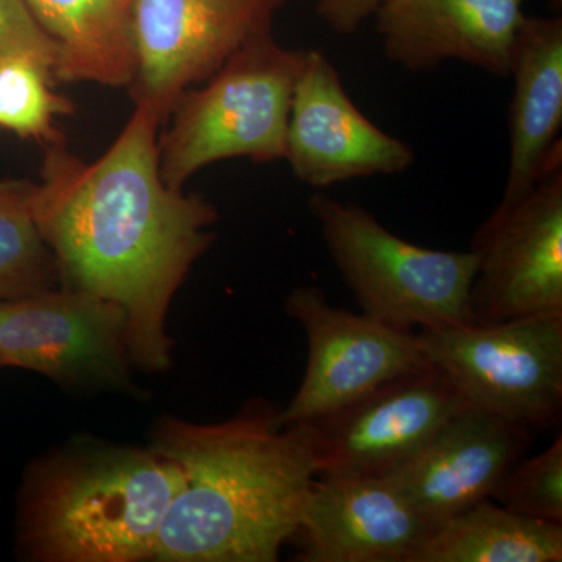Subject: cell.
<instances>
[{
  "mask_svg": "<svg viewBox=\"0 0 562 562\" xmlns=\"http://www.w3.org/2000/svg\"><path fill=\"white\" fill-rule=\"evenodd\" d=\"M284 160L299 180L325 191L342 181L408 171L416 155L355 105L324 52L306 50L292 94Z\"/></svg>",
  "mask_w": 562,
  "mask_h": 562,
  "instance_id": "obj_12",
  "label": "cell"
},
{
  "mask_svg": "<svg viewBox=\"0 0 562 562\" xmlns=\"http://www.w3.org/2000/svg\"><path fill=\"white\" fill-rule=\"evenodd\" d=\"M161 114L136 103L124 131L99 160L49 146L33 213L65 286L116 303L127 317L128 358L146 372L171 368L169 306L213 243V205L162 180Z\"/></svg>",
  "mask_w": 562,
  "mask_h": 562,
  "instance_id": "obj_1",
  "label": "cell"
},
{
  "mask_svg": "<svg viewBox=\"0 0 562 562\" xmlns=\"http://www.w3.org/2000/svg\"><path fill=\"white\" fill-rule=\"evenodd\" d=\"M562 524L509 512L491 498L443 520L412 562H560Z\"/></svg>",
  "mask_w": 562,
  "mask_h": 562,
  "instance_id": "obj_18",
  "label": "cell"
},
{
  "mask_svg": "<svg viewBox=\"0 0 562 562\" xmlns=\"http://www.w3.org/2000/svg\"><path fill=\"white\" fill-rule=\"evenodd\" d=\"M284 0H132L135 102L172 113L191 85L209 80L235 52L269 35Z\"/></svg>",
  "mask_w": 562,
  "mask_h": 562,
  "instance_id": "obj_10",
  "label": "cell"
},
{
  "mask_svg": "<svg viewBox=\"0 0 562 562\" xmlns=\"http://www.w3.org/2000/svg\"><path fill=\"white\" fill-rule=\"evenodd\" d=\"M527 0H387L376 33L392 65L428 72L462 61L508 79L514 40Z\"/></svg>",
  "mask_w": 562,
  "mask_h": 562,
  "instance_id": "obj_15",
  "label": "cell"
},
{
  "mask_svg": "<svg viewBox=\"0 0 562 562\" xmlns=\"http://www.w3.org/2000/svg\"><path fill=\"white\" fill-rule=\"evenodd\" d=\"M432 530L386 476H316L292 541L303 562H412Z\"/></svg>",
  "mask_w": 562,
  "mask_h": 562,
  "instance_id": "obj_13",
  "label": "cell"
},
{
  "mask_svg": "<svg viewBox=\"0 0 562 562\" xmlns=\"http://www.w3.org/2000/svg\"><path fill=\"white\" fill-rule=\"evenodd\" d=\"M492 498L509 512L543 522L562 524V439L503 476Z\"/></svg>",
  "mask_w": 562,
  "mask_h": 562,
  "instance_id": "obj_21",
  "label": "cell"
},
{
  "mask_svg": "<svg viewBox=\"0 0 562 562\" xmlns=\"http://www.w3.org/2000/svg\"><path fill=\"white\" fill-rule=\"evenodd\" d=\"M181 487L179 465L150 449L69 443L25 473L18 549L41 562L155 560Z\"/></svg>",
  "mask_w": 562,
  "mask_h": 562,
  "instance_id": "obj_3",
  "label": "cell"
},
{
  "mask_svg": "<svg viewBox=\"0 0 562 562\" xmlns=\"http://www.w3.org/2000/svg\"><path fill=\"white\" fill-rule=\"evenodd\" d=\"M284 310L305 331L308 364L297 394L280 409L281 427L321 419L387 380L430 364L416 333L336 308L319 288H295Z\"/></svg>",
  "mask_w": 562,
  "mask_h": 562,
  "instance_id": "obj_11",
  "label": "cell"
},
{
  "mask_svg": "<svg viewBox=\"0 0 562 562\" xmlns=\"http://www.w3.org/2000/svg\"><path fill=\"white\" fill-rule=\"evenodd\" d=\"M54 74L29 57L0 61V127L47 146L63 143L55 117L69 114L72 102L52 91Z\"/></svg>",
  "mask_w": 562,
  "mask_h": 562,
  "instance_id": "obj_20",
  "label": "cell"
},
{
  "mask_svg": "<svg viewBox=\"0 0 562 562\" xmlns=\"http://www.w3.org/2000/svg\"><path fill=\"white\" fill-rule=\"evenodd\" d=\"M387 0H316V13L333 32L350 35Z\"/></svg>",
  "mask_w": 562,
  "mask_h": 562,
  "instance_id": "obj_23",
  "label": "cell"
},
{
  "mask_svg": "<svg viewBox=\"0 0 562 562\" xmlns=\"http://www.w3.org/2000/svg\"><path fill=\"white\" fill-rule=\"evenodd\" d=\"M468 406L452 380L428 364L301 425L316 476H384L419 452Z\"/></svg>",
  "mask_w": 562,
  "mask_h": 562,
  "instance_id": "obj_9",
  "label": "cell"
},
{
  "mask_svg": "<svg viewBox=\"0 0 562 562\" xmlns=\"http://www.w3.org/2000/svg\"><path fill=\"white\" fill-rule=\"evenodd\" d=\"M322 238L362 314L413 331L475 324L476 255L398 238L362 206L316 191L308 202Z\"/></svg>",
  "mask_w": 562,
  "mask_h": 562,
  "instance_id": "obj_4",
  "label": "cell"
},
{
  "mask_svg": "<svg viewBox=\"0 0 562 562\" xmlns=\"http://www.w3.org/2000/svg\"><path fill=\"white\" fill-rule=\"evenodd\" d=\"M509 166L501 203L522 198L562 157V20L527 16L514 40Z\"/></svg>",
  "mask_w": 562,
  "mask_h": 562,
  "instance_id": "obj_16",
  "label": "cell"
},
{
  "mask_svg": "<svg viewBox=\"0 0 562 562\" xmlns=\"http://www.w3.org/2000/svg\"><path fill=\"white\" fill-rule=\"evenodd\" d=\"M125 331L121 306L76 288L0 301V368L74 391H131Z\"/></svg>",
  "mask_w": 562,
  "mask_h": 562,
  "instance_id": "obj_7",
  "label": "cell"
},
{
  "mask_svg": "<svg viewBox=\"0 0 562 562\" xmlns=\"http://www.w3.org/2000/svg\"><path fill=\"white\" fill-rule=\"evenodd\" d=\"M416 338L469 405L532 432L560 422L562 314L420 330Z\"/></svg>",
  "mask_w": 562,
  "mask_h": 562,
  "instance_id": "obj_6",
  "label": "cell"
},
{
  "mask_svg": "<svg viewBox=\"0 0 562 562\" xmlns=\"http://www.w3.org/2000/svg\"><path fill=\"white\" fill-rule=\"evenodd\" d=\"M29 57L54 74L60 65V47L44 32L25 0H0V61Z\"/></svg>",
  "mask_w": 562,
  "mask_h": 562,
  "instance_id": "obj_22",
  "label": "cell"
},
{
  "mask_svg": "<svg viewBox=\"0 0 562 562\" xmlns=\"http://www.w3.org/2000/svg\"><path fill=\"white\" fill-rule=\"evenodd\" d=\"M279 413L266 405L220 424L157 422L149 449L179 465L183 487L166 514L155 560H279L316 479L305 428L281 427Z\"/></svg>",
  "mask_w": 562,
  "mask_h": 562,
  "instance_id": "obj_2",
  "label": "cell"
},
{
  "mask_svg": "<svg viewBox=\"0 0 562 562\" xmlns=\"http://www.w3.org/2000/svg\"><path fill=\"white\" fill-rule=\"evenodd\" d=\"M532 431L469 405L387 480L432 527L492 498L527 452Z\"/></svg>",
  "mask_w": 562,
  "mask_h": 562,
  "instance_id": "obj_14",
  "label": "cell"
},
{
  "mask_svg": "<svg viewBox=\"0 0 562 562\" xmlns=\"http://www.w3.org/2000/svg\"><path fill=\"white\" fill-rule=\"evenodd\" d=\"M60 47L55 79L127 87L136 76L132 0H25Z\"/></svg>",
  "mask_w": 562,
  "mask_h": 562,
  "instance_id": "obj_17",
  "label": "cell"
},
{
  "mask_svg": "<svg viewBox=\"0 0 562 562\" xmlns=\"http://www.w3.org/2000/svg\"><path fill=\"white\" fill-rule=\"evenodd\" d=\"M306 50L284 49L272 33L232 55L201 90L184 91L158 139L162 180L173 190L211 162L284 160L292 94Z\"/></svg>",
  "mask_w": 562,
  "mask_h": 562,
  "instance_id": "obj_5",
  "label": "cell"
},
{
  "mask_svg": "<svg viewBox=\"0 0 562 562\" xmlns=\"http://www.w3.org/2000/svg\"><path fill=\"white\" fill-rule=\"evenodd\" d=\"M36 183L0 180V301L50 290L60 280L33 213Z\"/></svg>",
  "mask_w": 562,
  "mask_h": 562,
  "instance_id": "obj_19",
  "label": "cell"
},
{
  "mask_svg": "<svg viewBox=\"0 0 562 562\" xmlns=\"http://www.w3.org/2000/svg\"><path fill=\"white\" fill-rule=\"evenodd\" d=\"M472 310L479 324L562 314V157L527 194L498 203L476 232Z\"/></svg>",
  "mask_w": 562,
  "mask_h": 562,
  "instance_id": "obj_8",
  "label": "cell"
}]
</instances>
